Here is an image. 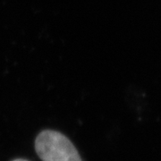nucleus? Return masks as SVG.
I'll list each match as a JSON object with an SVG mask.
<instances>
[{
    "label": "nucleus",
    "instance_id": "f257e3e1",
    "mask_svg": "<svg viewBox=\"0 0 161 161\" xmlns=\"http://www.w3.org/2000/svg\"><path fill=\"white\" fill-rule=\"evenodd\" d=\"M35 149L43 161H81L69 139L56 131L40 132L35 142Z\"/></svg>",
    "mask_w": 161,
    "mask_h": 161
},
{
    "label": "nucleus",
    "instance_id": "f03ea898",
    "mask_svg": "<svg viewBox=\"0 0 161 161\" xmlns=\"http://www.w3.org/2000/svg\"><path fill=\"white\" fill-rule=\"evenodd\" d=\"M14 161H27V160H25V159H15V160H14Z\"/></svg>",
    "mask_w": 161,
    "mask_h": 161
}]
</instances>
